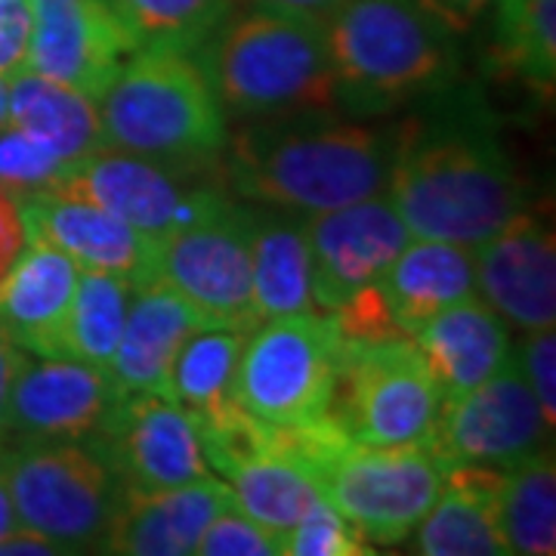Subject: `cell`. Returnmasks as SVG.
<instances>
[{
  "label": "cell",
  "instance_id": "obj_2",
  "mask_svg": "<svg viewBox=\"0 0 556 556\" xmlns=\"http://www.w3.org/2000/svg\"><path fill=\"white\" fill-rule=\"evenodd\" d=\"M226 179L239 199L288 214H321L387 189L393 130L343 112L251 118L226 139Z\"/></svg>",
  "mask_w": 556,
  "mask_h": 556
},
{
  "label": "cell",
  "instance_id": "obj_24",
  "mask_svg": "<svg viewBox=\"0 0 556 556\" xmlns=\"http://www.w3.org/2000/svg\"><path fill=\"white\" fill-rule=\"evenodd\" d=\"M378 285L399 328L412 338L427 318L460 300L477 298L473 248L455 241L412 239Z\"/></svg>",
  "mask_w": 556,
  "mask_h": 556
},
{
  "label": "cell",
  "instance_id": "obj_40",
  "mask_svg": "<svg viewBox=\"0 0 556 556\" xmlns=\"http://www.w3.org/2000/svg\"><path fill=\"white\" fill-rule=\"evenodd\" d=\"M437 20H442L455 35H464L477 25L482 16H489L495 0H420Z\"/></svg>",
  "mask_w": 556,
  "mask_h": 556
},
{
  "label": "cell",
  "instance_id": "obj_35",
  "mask_svg": "<svg viewBox=\"0 0 556 556\" xmlns=\"http://www.w3.org/2000/svg\"><path fill=\"white\" fill-rule=\"evenodd\" d=\"M60 161L47 155L40 146L31 139H25L16 127H3L0 130V189H7L10 195H28L40 189L47 179L56 174Z\"/></svg>",
  "mask_w": 556,
  "mask_h": 556
},
{
  "label": "cell",
  "instance_id": "obj_27",
  "mask_svg": "<svg viewBox=\"0 0 556 556\" xmlns=\"http://www.w3.org/2000/svg\"><path fill=\"white\" fill-rule=\"evenodd\" d=\"M489 56L541 97L556 84V0H495Z\"/></svg>",
  "mask_w": 556,
  "mask_h": 556
},
{
  "label": "cell",
  "instance_id": "obj_34",
  "mask_svg": "<svg viewBox=\"0 0 556 556\" xmlns=\"http://www.w3.org/2000/svg\"><path fill=\"white\" fill-rule=\"evenodd\" d=\"M195 556H281V535L260 526L232 504L199 538Z\"/></svg>",
  "mask_w": 556,
  "mask_h": 556
},
{
  "label": "cell",
  "instance_id": "obj_28",
  "mask_svg": "<svg viewBox=\"0 0 556 556\" xmlns=\"http://www.w3.org/2000/svg\"><path fill=\"white\" fill-rule=\"evenodd\" d=\"M134 285L112 273L80 269L75 298L62 318L53 358H72L105 371L112 365L127 318Z\"/></svg>",
  "mask_w": 556,
  "mask_h": 556
},
{
  "label": "cell",
  "instance_id": "obj_30",
  "mask_svg": "<svg viewBox=\"0 0 556 556\" xmlns=\"http://www.w3.org/2000/svg\"><path fill=\"white\" fill-rule=\"evenodd\" d=\"M497 522L510 554H556V467L551 445L507 470Z\"/></svg>",
  "mask_w": 556,
  "mask_h": 556
},
{
  "label": "cell",
  "instance_id": "obj_18",
  "mask_svg": "<svg viewBox=\"0 0 556 556\" xmlns=\"http://www.w3.org/2000/svg\"><path fill=\"white\" fill-rule=\"evenodd\" d=\"M232 504L229 482L211 473L170 489L124 485L100 551L124 556H189L204 529Z\"/></svg>",
  "mask_w": 556,
  "mask_h": 556
},
{
  "label": "cell",
  "instance_id": "obj_20",
  "mask_svg": "<svg viewBox=\"0 0 556 556\" xmlns=\"http://www.w3.org/2000/svg\"><path fill=\"white\" fill-rule=\"evenodd\" d=\"M201 328H207L204 318L159 278L134 288L115 356L105 368L115 393H159L167 399L179 350Z\"/></svg>",
  "mask_w": 556,
  "mask_h": 556
},
{
  "label": "cell",
  "instance_id": "obj_7",
  "mask_svg": "<svg viewBox=\"0 0 556 556\" xmlns=\"http://www.w3.org/2000/svg\"><path fill=\"white\" fill-rule=\"evenodd\" d=\"M343 338L331 313H298L257 325L239 358L236 402L269 427L328 415Z\"/></svg>",
  "mask_w": 556,
  "mask_h": 556
},
{
  "label": "cell",
  "instance_id": "obj_38",
  "mask_svg": "<svg viewBox=\"0 0 556 556\" xmlns=\"http://www.w3.org/2000/svg\"><path fill=\"white\" fill-rule=\"evenodd\" d=\"M35 35V0H0V78L28 72Z\"/></svg>",
  "mask_w": 556,
  "mask_h": 556
},
{
  "label": "cell",
  "instance_id": "obj_12",
  "mask_svg": "<svg viewBox=\"0 0 556 556\" xmlns=\"http://www.w3.org/2000/svg\"><path fill=\"white\" fill-rule=\"evenodd\" d=\"M551 445V427L517 353L470 393L442 399L427 452L439 467L489 464L510 470Z\"/></svg>",
  "mask_w": 556,
  "mask_h": 556
},
{
  "label": "cell",
  "instance_id": "obj_21",
  "mask_svg": "<svg viewBox=\"0 0 556 556\" xmlns=\"http://www.w3.org/2000/svg\"><path fill=\"white\" fill-rule=\"evenodd\" d=\"M507 470L489 464L442 467V492L417 522L415 551L424 556H507L497 504Z\"/></svg>",
  "mask_w": 556,
  "mask_h": 556
},
{
  "label": "cell",
  "instance_id": "obj_16",
  "mask_svg": "<svg viewBox=\"0 0 556 556\" xmlns=\"http://www.w3.org/2000/svg\"><path fill=\"white\" fill-rule=\"evenodd\" d=\"M477 294L519 331L554 328L556 244L554 229L519 211L495 236L473 248Z\"/></svg>",
  "mask_w": 556,
  "mask_h": 556
},
{
  "label": "cell",
  "instance_id": "obj_43",
  "mask_svg": "<svg viewBox=\"0 0 556 556\" xmlns=\"http://www.w3.org/2000/svg\"><path fill=\"white\" fill-rule=\"evenodd\" d=\"M16 529H22L20 514H16V507H13V497H10V489H7V479L0 473V538L16 532Z\"/></svg>",
  "mask_w": 556,
  "mask_h": 556
},
{
  "label": "cell",
  "instance_id": "obj_15",
  "mask_svg": "<svg viewBox=\"0 0 556 556\" xmlns=\"http://www.w3.org/2000/svg\"><path fill=\"white\" fill-rule=\"evenodd\" d=\"M130 53L137 43L109 0H35L28 72L100 100Z\"/></svg>",
  "mask_w": 556,
  "mask_h": 556
},
{
  "label": "cell",
  "instance_id": "obj_29",
  "mask_svg": "<svg viewBox=\"0 0 556 556\" xmlns=\"http://www.w3.org/2000/svg\"><path fill=\"white\" fill-rule=\"evenodd\" d=\"M248 331L201 328L179 350L167 399L177 402L192 424L236 405V371Z\"/></svg>",
  "mask_w": 556,
  "mask_h": 556
},
{
  "label": "cell",
  "instance_id": "obj_31",
  "mask_svg": "<svg viewBox=\"0 0 556 556\" xmlns=\"http://www.w3.org/2000/svg\"><path fill=\"white\" fill-rule=\"evenodd\" d=\"M137 50L195 53L239 0H109Z\"/></svg>",
  "mask_w": 556,
  "mask_h": 556
},
{
  "label": "cell",
  "instance_id": "obj_45",
  "mask_svg": "<svg viewBox=\"0 0 556 556\" xmlns=\"http://www.w3.org/2000/svg\"><path fill=\"white\" fill-rule=\"evenodd\" d=\"M0 455H3V448H0Z\"/></svg>",
  "mask_w": 556,
  "mask_h": 556
},
{
  "label": "cell",
  "instance_id": "obj_25",
  "mask_svg": "<svg viewBox=\"0 0 556 556\" xmlns=\"http://www.w3.org/2000/svg\"><path fill=\"white\" fill-rule=\"evenodd\" d=\"M10 127L60 164L102 149L97 100L38 72L10 78Z\"/></svg>",
  "mask_w": 556,
  "mask_h": 556
},
{
  "label": "cell",
  "instance_id": "obj_9",
  "mask_svg": "<svg viewBox=\"0 0 556 556\" xmlns=\"http://www.w3.org/2000/svg\"><path fill=\"white\" fill-rule=\"evenodd\" d=\"M251 239L254 214L226 199L211 214L155 239L152 278L177 291L207 328L251 334L260 325L251 285Z\"/></svg>",
  "mask_w": 556,
  "mask_h": 556
},
{
  "label": "cell",
  "instance_id": "obj_19",
  "mask_svg": "<svg viewBox=\"0 0 556 556\" xmlns=\"http://www.w3.org/2000/svg\"><path fill=\"white\" fill-rule=\"evenodd\" d=\"M118 399L105 371L72 358H43L25 365L13 383L3 430L25 442H75L97 433Z\"/></svg>",
  "mask_w": 556,
  "mask_h": 556
},
{
  "label": "cell",
  "instance_id": "obj_37",
  "mask_svg": "<svg viewBox=\"0 0 556 556\" xmlns=\"http://www.w3.org/2000/svg\"><path fill=\"white\" fill-rule=\"evenodd\" d=\"M519 365L526 371V378L535 390L538 405L544 412L547 427H556V334L554 328H535L526 331L522 346H519Z\"/></svg>",
  "mask_w": 556,
  "mask_h": 556
},
{
  "label": "cell",
  "instance_id": "obj_13",
  "mask_svg": "<svg viewBox=\"0 0 556 556\" xmlns=\"http://www.w3.org/2000/svg\"><path fill=\"white\" fill-rule=\"evenodd\" d=\"M84 442L127 489H170L211 473L192 417L159 393H121Z\"/></svg>",
  "mask_w": 556,
  "mask_h": 556
},
{
  "label": "cell",
  "instance_id": "obj_44",
  "mask_svg": "<svg viewBox=\"0 0 556 556\" xmlns=\"http://www.w3.org/2000/svg\"><path fill=\"white\" fill-rule=\"evenodd\" d=\"M10 124V80L0 78V130Z\"/></svg>",
  "mask_w": 556,
  "mask_h": 556
},
{
  "label": "cell",
  "instance_id": "obj_1",
  "mask_svg": "<svg viewBox=\"0 0 556 556\" xmlns=\"http://www.w3.org/2000/svg\"><path fill=\"white\" fill-rule=\"evenodd\" d=\"M383 192L412 239L464 248H477L522 211L519 182L492 124L460 112L399 124Z\"/></svg>",
  "mask_w": 556,
  "mask_h": 556
},
{
  "label": "cell",
  "instance_id": "obj_8",
  "mask_svg": "<svg viewBox=\"0 0 556 556\" xmlns=\"http://www.w3.org/2000/svg\"><path fill=\"white\" fill-rule=\"evenodd\" d=\"M442 393L412 338L343 340L328 415L358 445H424L437 430Z\"/></svg>",
  "mask_w": 556,
  "mask_h": 556
},
{
  "label": "cell",
  "instance_id": "obj_41",
  "mask_svg": "<svg viewBox=\"0 0 556 556\" xmlns=\"http://www.w3.org/2000/svg\"><path fill=\"white\" fill-rule=\"evenodd\" d=\"M25 365H28V353L22 350L16 340H10L0 331V430H3V420H7V405H10L13 383H16Z\"/></svg>",
  "mask_w": 556,
  "mask_h": 556
},
{
  "label": "cell",
  "instance_id": "obj_10",
  "mask_svg": "<svg viewBox=\"0 0 556 556\" xmlns=\"http://www.w3.org/2000/svg\"><path fill=\"white\" fill-rule=\"evenodd\" d=\"M309 482L368 544H399L442 492V467L424 445L350 442Z\"/></svg>",
  "mask_w": 556,
  "mask_h": 556
},
{
  "label": "cell",
  "instance_id": "obj_6",
  "mask_svg": "<svg viewBox=\"0 0 556 556\" xmlns=\"http://www.w3.org/2000/svg\"><path fill=\"white\" fill-rule=\"evenodd\" d=\"M0 473L25 529L60 544L62 554L100 551L124 485L90 445L25 442L0 455Z\"/></svg>",
  "mask_w": 556,
  "mask_h": 556
},
{
  "label": "cell",
  "instance_id": "obj_42",
  "mask_svg": "<svg viewBox=\"0 0 556 556\" xmlns=\"http://www.w3.org/2000/svg\"><path fill=\"white\" fill-rule=\"evenodd\" d=\"M244 3L260 7V10H273V13H285V16L325 22L343 0H244Z\"/></svg>",
  "mask_w": 556,
  "mask_h": 556
},
{
  "label": "cell",
  "instance_id": "obj_32",
  "mask_svg": "<svg viewBox=\"0 0 556 556\" xmlns=\"http://www.w3.org/2000/svg\"><path fill=\"white\" fill-rule=\"evenodd\" d=\"M226 482L241 514L257 519L260 526H266L276 535L294 529L321 504L316 485L298 467L273 455L244 464L236 473H229Z\"/></svg>",
  "mask_w": 556,
  "mask_h": 556
},
{
  "label": "cell",
  "instance_id": "obj_5",
  "mask_svg": "<svg viewBox=\"0 0 556 556\" xmlns=\"http://www.w3.org/2000/svg\"><path fill=\"white\" fill-rule=\"evenodd\" d=\"M97 105L102 149L179 170L223 159L229 139L226 112L195 53H130Z\"/></svg>",
  "mask_w": 556,
  "mask_h": 556
},
{
  "label": "cell",
  "instance_id": "obj_17",
  "mask_svg": "<svg viewBox=\"0 0 556 556\" xmlns=\"http://www.w3.org/2000/svg\"><path fill=\"white\" fill-rule=\"evenodd\" d=\"M22 219L28 241H40L72 260L78 269L112 273L134 288L152 281L155 239L137 232L97 204L62 199L47 189L22 195Z\"/></svg>",
  "mask_w": 556,
  "mask_h": 556
},
{
  "label": "cell",
  "instance_id": "obj_23",
  "mask_svg": "<svg viewBox=\"0 0 556 556\" xmlns=\"http://www.w3.org/2000/svg\"><path fill=\"white\" fill-rule=\"evenodd\" d=\"M78 276L80 269L65 254L28 241L13 273L0 285V331L16 340L25 353L53 358Z\"/></svg>",
  "mask_w": 556,
  "mask_h": 556
},
{
  "label": "cell",
  "instance_id": "obj_22",
  "mask_svg": "<svg viewBox=\"0 0 556 556\" xmlns=\"http://www.w3.org/2000/svg\"><path fill=\"white\" fill-rule=\"evenodd\" d=\"M412 340L442 399L470 393L514 353L507 321L479 294L427 318Z\"/></svg>",
  "mask_w": 556,
  "mask_h": 556
},
{
  "label": "cell",
  "instance_id": "obj_26",
  "mask_svg": "<svg viewBox=\"0 0 556 556\" xmlns=\"http://www.w3.org/2000/svg\"><path fill=\"white\" fill-rule=\"evenodd\" d=\"M251 285L260 325L269 318L316 313L309 291L306 217H257L251 239Z\"/></svg>",
  "mask_w": 556,
  "mask_h": 556
},
{
  "label": "cell",
  "instance_id": "obj_4",
  "mask_svg": "<svg viewBox=\"0 0 556 556\" xmlns=\"http://www.w3.org/2000/svg\"><path fill=\"white\" fill-rule=\"evenodd\" d=\"M195 60L226 115L251 121L340 112L321 22L236 7Z\"/></svg>",
  "mask_w": 556,
  "mask_h": 556
},
{
  "label": "cell",
  "instance_id": "obj_11",
  "mask_svg": "<svg viewBox=\"0 0 556 556\" xmlns=\"http://www.w3.org/2000/svg\"><path fill=\"white\" fill-rule=\"evenodd\" d=\"M174 170L179 167L127 152L97 149L90 155L60 164L56 174L40 189L62 199L97 204L142 236L161 239L179 226L211 214L226 201L219 189L186 186Z\"/></svg>",
  "mask_w": 556,
  "mask_h": 556
},
{
  "label": "cell",
  "instance_id": "obj_36",
  "mask_svg": "<svg viewBox=\"0 0 556 556\" xmlns=\"http://www.w3.org/2000/svg\"><path fill=\"white\" fill-rule=\"evenodd\" d=\"M331 318L338 325L340 338L353 340V343H375V340L408 338L399 321L393 318V309L383 298L380 285H368L356 291L346 303H340L338 309H331Z\"/></svg>",
  "mask_w": 556,
  "mask_h": 556
},
{
  "label": "cell",
  "instance_id": "obj_33",
  "mask_svg": "<svg viewBox=\"0 0 556 556\" xmlns=\"http://www.w3.org/2000/svg\"><path fill=\"white\" fill-rule=\"evenodd\" d=\"M371 551L375 544H368L325 501L303 522L281 535V554L288 556H368Z\"/></svg>",
  "mask_w": 556,
  "mask_h": 556
},
{
  "label": "cell",
  "instance_id": "obj_3",
  "mask_svg": "<svg viewBox=\"0 0 556 556\" xmlns=\"http://www.w3.org/2000/svg\"><path fill=\"white\" fill-rule=\"evenodd\" d=\"M321 31L343 115H387L457 75V35L420 0H343Z\"/></svg>",
  "mask_w": 556,
  "mask_h": 556
},
{
  "label": "cell",
  "instance_id": "obj_39",
  "mask_svg": "<svg viewBox=\"0 0 556 556\" xmlns=\"http://www.w3.org/2000/svg\"><path fill=\"white\" fill-rule=\"evenodd\" d=\"M25 248H28V232H25L20 201L7 189H0V285L13 273Z\"/></svg>",
  "mask_w": 556,
  "mask_h": 556
},
{
  "label": "cell",
  "instance_id": "obj_14",
  "mask_svg": "<svg viewBox=\"0 0 556 556\" xmlns=\"http://www.w3.org/2000/svg\"><path fill=\"white\" fill-rule=\"evenodd\" d=\"M408 241L412 232L387 192L334 211L306 214L309 291L316 309L331 313L356 291L380 281Z\"/></svg>",
  "mask_w": 556,
  "mask_h": 556
}]
</instances>
